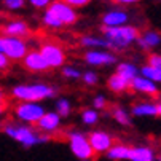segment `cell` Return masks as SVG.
<instances>
[{"instance_id":"obj_1","label":"cell","mask_w":161,"mask_h":161,"mask_svg":"<svg viewBox=\"0 0 161 161\" xmlns=\"http://www.w3.org/2000/svg\"><path fill=\"white\" fill-rule=\"evenodd\" d=\"M3 132L11 137L13 141L19 142L22 147L31 148L34 145L43 144L50 141V136L47 132H37L35 129H32L27 125H19V123H7L3 125Z\"/></svg>"},{"instance_id":"obj_2","label":"cell","mask_w":161,"mask_h":161,"mask_svg":"<svg viewBox=\"0 0 161 161\" xmlns=\"http://www.w3.org/2000/svg\"><path fill=\"white\" fill-rule=\"evenodd\" d=\"M102 32H104V40L107 42V47L113 51L126 50L139 37L137 29L128 24L117 26V27H102Z\"/></svg>"},{"instance_id":"obj_3","label":"cell","mask_w":161,"mask_h":161,"mask_svg":"<svg viewBox=\"0 0 161 161\" xmlns=\"http://www.w3.org/2000/svg\"><path fill=\"white\" fill-rule=\"evenodd\" d=\"M54 94H56V88L43 83L18 85L11 89V96L16 101H29V102H40L43 99L53 97Z\"/></svg>"},{"instance_id":"obj_4","label":"cell","mask_w":161,"mask_h":161,"mask_svg":"<svg viewBox=\"0 0 161 161\" xmlns=\"http://www.w3.org/2000/svg\"><path fill=\"white\" fill-rule=\"evenodd\" d=\"M29 51L27 43L24 38L11 37V35H0V53H3L10 61H21Z\"/></svg>"},{"instance_id":"obj_5","label":"cell","mask_w":161,"mask_h":161,"mask_svg":"<svg viewBox=\"0 0 161 161\" xmlns=\"http://www.w3.org/2000/svg\"><path fill=\"white\" fill-rule=\"evenodd\" d=\"M45 113V107L40 105L38 102H29V101H19V104L14 107V117L16 120L27 123V125H35L42 115Z\"/></svg>"},{"instance_id":"obj_6","label":"cell","mask_w":161,"mask_h":161,"mask_svg":"<svg viewBox=\"0 0 161 161\" xmlns=\"http://www.w3.org/2000/svg\"><path fill=\"white\" fill-rule=\"evenodd\" d=\"M69 145H70V152L78 159H91L94 155L93 148L89 145L88 136H85L83 132L78 131L69 132Z\"/></svg>"},{"instance_id":"obj_7","label":"cell","mask_w":161,"mask_h":161,"mask_svg":"<svg viewBox=\"0 0 161 161\" xmlns=\"http://www.w3.org/2000/svg\"><path fill=\"white\" fill-rule=\"evenodd\" d=\"M48 8L56 14V18L62 22V26H72L78 19V14H77L75 8L70 7L69 3H65L64 0H54V2L51 0Z\"/></svg>"},{"instance_id":"obj_8","label":"cell","mask_w":161,"mask_h":161,"mask_svg":"<svg viewBox=\"0 0 161 161\" xmlns=\"http://www.w3.org/2000/svg\"><path fill=\"white\" fill-rule=\"evenodd\" d=\"M43 56V59L47 61L50 69H58L65 64V51L56 43H45L42 45V48L38 50Z\"/></svg>"},{"instance_id":"obj_9","label":"cell","mask_w":161,"mask_h":161,"mask_svg":"<svg viewBox=\"0 0 161 161\" xmlns=\"http://www.w3.org/2000/svg\"><path fill=\"white\" fill-rule=\"evenodd\" d=\"M88 141L94 153H105L113 145L112 136L105 131H93L88 136Z\"/></svg>"},{"instance_id":"obj_10","label":"cell","mask_w":161,"mask_h":161,"mask_svg":"<svg viewBox=\"0 0 161 161\" xmlns=\"http://www.w3.org/2000/svg\"><path fill=\"white\" fill-rule=\"evenodd\" d=\"M21 61H22V64H24V67L29 72H47L50 69V65L43 59V56L38 50L37 51H27L26 56Z\"/></svg>"},{"instance_id":"obj_11","label":"cell","mask_w":161,"mask_h":161,"mask_svg":"<svg viewBox=\"0 0 161 161\" xmlns=\"http://www.w3.org/2000/svg\"><path fill=\"white\" fill-rule=\"evenodd\" d=\"M85 61L89 64V65H112L117 62V56L113 53H108V51H102V50H91L85 54Z\"/></svg>"},{"instance_id":"obj_12","label":"cell","mask_w":161,"mask_h":161,"mask_svg":"<svg viewBox=\"0 0 161 161\" xmlns=\"http://www.w3.org/2000/svg\"><path fill=\"white\" fill-rule=\"evenodd\" d=\"M129 89L139 91V93H144L147 96H156L158 94V86L155 81L145 78L144 75H136L131 81H129Z\"/></svg>"},{"instance_id":"obj_13","label":"cell","mask_w":161,"mask_h":161,"mask_svg":"<svg viewBox=\"0 0 161 161\" xmlns=\"http://www.w3.org/2000/svg\"><path fill=\"white\" fill-rule=\"evenodd\" d=\"M35 125H37V128H38L40 132L51 134V132H54L61 126V117H59L56 112H45L42 115V118Z\"/></svg>"},{"instance_id":"obj_14","label":"cell","mask_w":161,"mask_h":161,"mask_svg":"<svg viewBox=\"0 0 161 161\" xmlns=\"http://www.w3.org/2000/svg\"><path fill=\"white\" fill-rule=\"evenodd\" d=\"M128 21H129V14L123 10H110V11L104 13V16H102L104 27L123 26V24H128Z\"/></svg>"},{"instance_id":"obj_15","label":"cell","mask_w":161,"mask_h":161,"mask_svg":"<svg viewBox=\"0 0 161 161\" xmlns=\"http://www.w3.org/2000/svg\"><path fill=\"white\" fill-rule=\"evenodd\" d=\"M2 32L3 35H11V37H19V38H24L31 34V29L27 26L26 21H10L2 27Z\"/></svg>"},{"instance_id":"obj_16","label":"cell","mask_w":161,"mask_h":161,"mask_svg":"<svg viewBox=\"0 0 161 161\" xmlns=\"http://www.w3.org/2000/svg\"><path fill=\"white\" fill-rule=\"evenodd\" d=\"M129 161H155V152L150 147H129Z\"/></svg>"},{"instance_id":"obj_17","label":"cell","mask_w":161,"mask_h":161,"mask_svg":"<svg viewBox=\"0 0 161 161\" xmlns=\"http://www.w3.org/2000/svg\"><path fill=\"white\" fill-rule=\"evenodd\" d=\"M132 115L134 117H156L158 115V107L153 102H139L132 105Z\"/></svg>"},{"instance_id":"obj_18","label":"cell","mask_w":161,"mask_h":161,"mask_svg":"<svg viewBox=\"0 0 161 161\" xmlns=\"http://www.w3.org/2000/svg\"><path fill=\"white\" fill-rule=\"evenodd\" d=\"M136 42L139 43L141 48H153V47H158L161 43V35L155 31H148L142 37H137Z\"/></svg>"},{"instance_id":"obj_19","label":"cell","mask_w":161,"mask_h":161,"mask_svg":"<svg viewBox=\"0 0 161 161\" xmlns=\"http://www.w3.org/2000/svg\"><path fill=\"white\" fill-rule=\"evenodd\" d=\"M107 85H108L110 91H113V93H125V91L129 89V81L125 80V78H123L121 75H118L117 72L108 77Z\"/></svg>"},{"instance_id":"obj_20","label":"cell","mask_w":161,"mask_h":161,"mask_svg":"<svg viewBox=\"0 0 161 161\" xmlns=\"http://www.w3.org/2000/svg\"><path fill=\"white\" fill-rule=\"evenodd\" d=\"M105 155H107V158L112 159V161H125V159H128L129 147H128V145H123V144L112 145V147L105 152Z\"/></svg>"},{"instance_id":"obj_21","label":"cell","mask_w":161,"mask_h":161,"mask_svg":"<svg viewBox=\"0 0 161 161\" xmlns=\"http://www.w3.org/2000/svg\"><path fill=\"white\" fill-rule=\"evenodd\" d=\"M117 74L121 75L125 80L131 81L136 75H139V69H137L134 64H131V62H121L117 67Z\"/></svg>"},{"instance_id":"obj_22","label":"cell","mask_w":161,"mask_h":161,"mask_svg":"<svg viewBox=\"0 0 161 161\" xmlns=\"http://www.w3.org/2000/svg\"><path fill=\"white\" fill-rule=\"evenodd\" d=\"M42 21H43V24L47 26V27H50V29H61L62 27V22L56 18V14L48 7L45 8V13L42 16Z\"/></svg>"},{"instance_id":"obj_23","label":"cell","mask_w":161,"mask_h":161,"mask_svg":"<svg viewBox=\"0 0 161 161\" xmlns=\"http://www.w3.org/2000/svg\"><path fill=\"white\" fill-rule=\"evenodd\" d=\"M139 72H141V75H144L145 78H148V80H152V81H155V83H161V69L152 67V65L145 64Z\"/></svg>"},{"instance_id":"obj_24","label":"cell","mask_w":161,"mask_h":161,"mask_svg":"<svg viewBox=\"0 0 161 161\" xmlns=\"http://www.w3.org/2000/svg\"><path fill=\"white\" fill-rule=\"evenodd\" d=\"M80 43L83 47H89V48H102L107 47V42L104 38H97V37H91V35H85L80 38Z\"/></svg>"},{"instance_id":"obj_25","label":"cell","mask_w":161,"mask_h":161,"mask_svg":"<svg viewBox=\"0 0 161 161\" xmlns=\"http://www.w3.org/2000/svg\"><path fill=\"white\" fill-rule=\"evenodd\" d=\"M70 112H72V105H70V102H69L67 99H64V97L58 99V102H56V113L59 115L61 118L69 117V115H70Z\"/></svg>"},{"instance_id":"obj_26","label":"cell","mask_w":161,"mask_h":161,"mask_svg":"<svg viewBox=\"0 0 161 161\" xmlns=\"http://www.w3.org/2000/svg\"><path fill=\"white\" fill-rule=\"evenodd\" d=\"M81 120H83V123H85V125L93 126V125H96V123L99 121V113H97V110H96V108H88V110H83V113H81Z\"/></svg>"},{"instance_id":"obj_27","label":"cell","mask_w":161,"mask_h":161,"mask_svg":"<svg viewBox=\"0 0 161 161\" xmlns=\"http://www.w3.org/2000/svg\"><path fill=\"white\" fill-rule=\"evenodd\" d=\"M112 115H113L115 121H117V123H120V125H123V126H128V125L131 123L129 113H128L125 108H121V107H117V108H115V110L112 112Z\"/></svg>"},{"instance_id":"obj_28","label":"cell","mask_w":161,"mask_h":161,"mask_svg":"<svg viewBox=\"0 0 161 161\" xmlns=\"http://www.w3.org/2000/svg\"><path fill=\"white\" fill-rule=\"evenodd\" d=\"M62 75L65 78H72V80H78L81 77V72L78 70L77 67H72V65H65L62 67Z\"/></svg>"},{"instance_id":"obj_29","label":"cell","mask_w":161,"mask_h":161,"mask_svg":"<svg viewBox=\"0 0 161 161\" xmlns=\"http://www.w3.org/2000/svg\"><path fill=\"white\" fill-rule=\"evenodd\" d=\"M3 7L7 8V10H21L22 7L26 5V0H3Z\"/></svg>"},{"instance_id":"obj_30","label":"cell","mask_w":161,"mask_h":161,"mask_svg":"<svg viewBox=\"0 0 161 161\" xmlns=\"http://www.w3.org/2000/svg\"><path fill=\"white\" fill-rule=\"evenodd\" d=\"M97 80H99V77H97V74H96V72L88 70V72H85V74H83V81H85L86 85H89V86H94V85L97 83Z\"/></svg>"},{"instance_id":"obj_31","label":"cell","mask_w":161,"mask_h":161,"mask_svg":"<svg viewBox=\"0 0 161 161\" xmlns=\"http://www.w3.org/2000/svg\"><path fill=\"white\" fill-rule=\"evenodd\" d=\"M93 107H94L96 110H104V108L107 107V99H105L104 96H96L94 101H93Z\"/></svg>"},{"instance_id":"obj_32","label":"cell","mask_w":161,"mask_h":161,"mask_svg":"<svg viewBox=\"0 0 161 161\" xmlns=\"http://www.w3.org/2000/svg\"><path fill=\"white\" fill-rule=\"evenodd\" d=\"M147 64L152 65V67H158V69H161V54H156V53L150 54Z\"/></svg>"},{"instance_id":"obj_33","label":"cell","mask_w":161,"mask_h":161,"mask_svg":"<svg viewBox=\"0 0 161 161\" xmlns=\"http://www.w3.org/2000/svg\"><path fill=\"white\" fill-rule=\"evenodd\" d=\"M64 2L69 3L70 7H74V8H83V7L91 3V0H64Z\"/></svg>"},{"instance_id":"obj_34","label":"cell","mask_w":161,"mask_h":161,"mask_svg":"<svg viewBox=\"0 0 161 161\" xmlns=\"http://www.w3.org/2000/svg\"><path fill=\"white\" fill-rule=\"evenodd\" d=\"M29 3L34 7V8H40V10H45L50 3L51 0H29Z\"/></svg>"},{"instance_id":"obj_35","label":"cell","mask_w":161,"mask_h":161,"mask_svg":"<svg viewBox=\"0 0 161 161\" xmlns=\"http://www.w3.org/2000/svg\"><path fill=\"white\" fill-rule=\"evenodd\" d=\"M8 67H10V59L3 53H0V70H7Z\"/></svg>"},{"instance_id":"obj_36","label":"cell","mask_w":161,"mask_h":161,"mask_svg":"<svg viewBox=\"0 0 161 161\" xmlns=\"http://www.w3.org/2000/svg\"><path fill=\"white\" fill-rule=\"evenodd\" d=\"M113 2H117L118 5H131V3H137L139 0H113Z\"/></svg>"},{"instance_id":"obj_37","label":"cell","mask_w":161,"mask_h":161,"mask_svg":"<svg viewBox=\"0 0 161 161\" xmlns=\"http://www.w3.org/2000/svg\"><path fill=\"white\" fill-rule=\"evenodd\" d=\"M3 99H5V96L2 93V89H0V104H3Z\"/></svg>"},{"instance_id":"obj_38","label":"cell","mask_w":161,"mask_h":161,"mask_svg":"<svg viewBox=\"0 0 161 161\" xmlns=\"http://www.w3.org/2000/svg\"><path fill=\"white\" fill-rule=\"evenodd\" d=\"M3 112H5V107H3V104H0V117L3 115Z\"/></svg>"},{"instance_id":"obj_39","label":"cell","mask_w":161,"mask_h":161,"mask_svg":"<svg viewBox=\"0 0 161 161\" xmlns=\"http://www.w3.org/2000/svg\"><path fill=\"white\" fill-rule=\"evenodd\" d=\"M156 107H158V115L161 117V102H159V104H156Z\"/></svg>"},{"instance_id":"obj_40","label":"cell","mask_w":161,"mask_h":161,"mask_svg":"<svg viewBox=\"0 0 161 161\" xmlns=\"http://www.w3.org/2000/svg\"><path fill=\"white\" fill-rule=\"evenodd\" d=\"M80 161H89V159H80Z\"/></svg>"},{"instance_id":"obj_41","label":"cell","mask_w":161,"mask_h":161,"mask_svg":"<svg viewBox=\"0 0 161 161\" xmlns=\"http://www.w3.org/2000/svg\"><path fill=\"white\" fill-rule=\"evenodd\" d=\"M159 161H161V156H159Z\"/></svg>"}]
</instances>
